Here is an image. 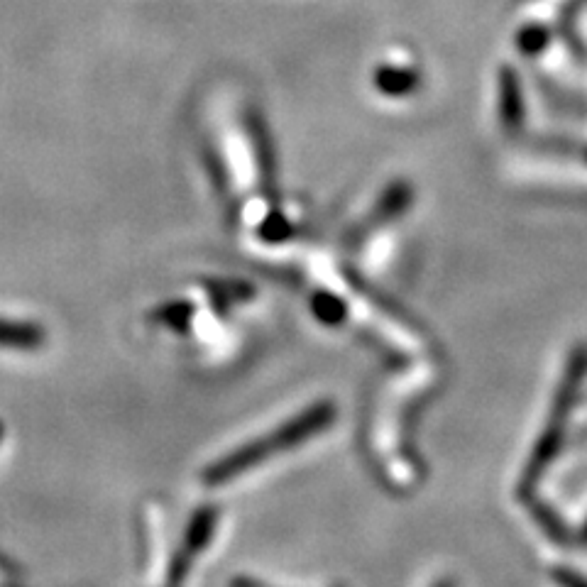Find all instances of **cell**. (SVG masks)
Wrapping results in <instances>:
<instances>
[{
  "label": "cell",
  "mask_w": 587,
  "mask_h": 587,
  "mask_svg": "<svg viewBox=\"0 0 587 587\" xmlns=\"http://www.w3.org/2000/svg\"><path fill=\"white\" fill-rule=\"evenodd\" d=\"M336 416V404L328 402V399L309 404L304 411H299L292 419L279 424L267 436L243 443V446H238L235 451L223 455V458L213 460L204 470V482L211 487H218L238 480V477L250 473L257 465L267 463V460L277 458V455L287 451H294V448L309 443L311 438L321 436L336 421Z\"/></svg>",
  "instance_id": "cell-1"
},
{
  "label": "cell",
  "mask_w": 587,
  "mask_h": 587,
  "mask_svg": "<svg viewBox=\"0 0 587 587\" xmlns=\"http://www.w3.org/2000/svg\"><path fill=\"white\" fill-rule=\"evenodd\" d=\"M216 521H218V512L213 507H204L201 512L194 514V519H191L189 526H186L184 543H181V551L177 553V561H174L172 580H177L179 583V580L186 575V570H189V565L194 563V558H199L201 553H204V548L208 546V541H211L213 536V529H216Z\"/></svg>",
  "instance_id": "cell-2"
},
{
  "label": "cell",
  "mask_w": 587,
  "mask_h": 587,
  "mask_svg": "<svg viewBox=\"0 0 587 587\" xmlns=\"http://www.w3.org/2000/svg\"><path fill=\"white\" fill-rule=\"evenodd\" d=\"M47 343V331L35 321H23V318H0V348L10 350H40Z\"/></svg>",
  "instance_id": "cell-3"
},
{
  "label": "cell",
  "mask_w": 587,
  "mask_h": 587,
  "mask_svg": "<svg viewBox=\"0 0 587 587\" xmlns=\"http://www.w3.org/2000/svg\"><path fill=\"white\" fill-rule=\"evenodd\" d=\"M314 309H316V314L321 316L326 323H338L340 318H343V306H340L338 301L333 299V296H326V294L316 296Z\"/></svg>",
  "instance_id": "cell-4"
},
{
  "label": "cell",
  "mask_w": 587,
  "mask_h": 587,
  "mask_svg": "<svg viewBox=\"0 0 587 587\" xmlns=\"http://www.w3.org/2000/svg\"><path fill=\"white\" fill-rule=\"evenodd\" d=\"M3 433H5V429H3V421H0V441H3Z\"/></svg>",
  "instance_id": "cell-5"
},
{
  "label": "cell",
  "mask_w": 587,
  "mask_h": 587,
  "mask_svg": "<svg viewBox=\"0 0 587 587\" xmlns=\"http://www.w3.org/2000/svg\"><path fill=\"white\" fill-rule=\"evenodd\" d=\"M438 587H448V585H446V583H443V585H438Z\"/></svg>",
  "instance_id": "cell-6"
}]
</instances>
